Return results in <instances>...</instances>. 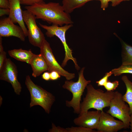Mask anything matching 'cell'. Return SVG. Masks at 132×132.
<instances>
[{
  "label": "cell",
  "mask_w": 132,
  "mask_h": 132,
  "mask_svg": "<svg viewBox=\"0 0 132 132\" xmlns=\"http://www.w3.org/2000/svg\"><path fill=\"white\" fill-rule=\"evenodd\" d=\"M24 8L34 15L37 19H41L49 24L62 26L64 24H73L69 14L66 12L59 3L44 1Z\"/></svg>",
  "instance_id": "cell-1"
},
{
  "label": "cell",
  "mask_w": 132,
  "mask_h": 132,
  "mask_svg": "<svg viewBox=\"0 0 132 132\" xmlns=\"http://www.w3.org/2000/svg\"><path fill=\"white\" fill-rule=\"evenodd\" d=\"M86 88L87 93L81 103L80 114L91 108L102 111L103 108L109 107L115 92L107 91L104 92L99 89H95L90 84Z\"/></svg>",
  "instance_id": "cell-2"
},
{
  "label": "cell",
  "mask_w": 132,
  "mask_h": 132,
  "mask_svg": "<svg viewBox=\"0 0 132 132\" xmlns=\"http://www.w3.org/2000/svg\"><path fill=\"white\" fill-rule=\"evenodd\" d=\"M85 67H82L78 74V80L74 82L72 80H66L63 85V88L67 89L72 94V98L70 100H66V106L73 109L75 113L79 114L80 112L81 98L84 90L87 86L91 82L85 78L84 71Z\"/></svg>",
  "instance_id": "cell-3"
},
{
  "label": "cell",
  "mask_w": 132,
  "mask_h": 132,
  "mask_svg": "<svg viewBox=\"0 0 132 132\" xmlns=\"http://www.w3.org/2000/svg\"><path fill=\"white\" fill-rule=\"evenodd\" d=\"M25 84L31 96L30 107L39 105L49 114L51 107L55 100V97L40 87L35 84L29 75L26 76Z\"/></svg>",
  "instance_id": "cell-4"
},
{
  "label": "cell",
  "mask_w": 132,
  "mask_h": 132,
  "mask_svg": "<svg viewBox=\"0 0 132 132\" xmlns=\"http://www.w3.org/2000/svg\"><path fill=\"white\" fill-rule=\"evenodd\" d=\"M40 26L46 31L45 34L48 37L51 38L54 36L57 37L61 42L65 52V57L62 63L61 66L64 67L67 62L71 60L73 62L76 68L79 70L80 67L78 65L76 60L72 55V50L70 49L67 44L66 38V33L69 28L73 26L72 24L65 25L64 26H59V25L52 24V25L48 26L39 23Z\"/></svg>",
  "instance_id": "cell-5"
},
{
  "label": "cell",
  "mask_w": 132,
  "mask_h": 132,
  "mask_svg": "<svg viewBox=\"0 0 132 132\" xmlns=\"http://www.w3.org/2000/svg\"><path fill=\"white\" fill-rule=\"evenodd\" d=\"M109 110L106 112L117 118L123 123L124 129L130 127V109L123 100L122 94L118 91L115 92L110 101Z\"/></svg>",
  "instance_id": "cell-6"
},
{
  "label": "cell",
  "mask_w": 132,
  "mask_h": 132,
  "mask_svg": "<svg viewBox=\"0 0 132 132\" xmlns=\"http://www.w3.org/2000/svg\"><path fill=\"white\" fill-rule=\"evenodd\" d=\"M23 20L28 30V36L30 43L39 48L45 40L44 35L37 26L35 16L28 10H22Z\"/></svg>",
  "instance_id": "cell-7"
},
{
  "label": "cell",
  "mask_w": 132,
  "mask_h": 132,
  "mask_svg": "<svg viewBox=\"0 0 132 132\" xmlns=\"http://www.w3.org/2000/svg\"><path fill=\"white\" fill-rule=\"evenodd\" d=\"M40 48V53L46 61L49 72L56 71L61 76L64 77L67 80H70L75 77V74L68 72L59 64L53 55L49 43L46 40Z\"/></svg>",
  "instance_id": "cell-8"
},
{
  "label": "cell",
  "mask_w": 132,
  "mask_h": 132,
  "mask_svg": "<svg viewBox=\"0 0 132 132\" xmlns=\"http://www.w3.org/2000/svg\"><path fill=\"white\" fill-rule=\"evenodd\" d=\"M17 67L10 58H6L1 70H0V79L11 83L14 92L20 95L22 87L17 79Z\"/></svg>",
  "instance_id": "cell-9"
},
{
  "label": "cell",
  "mask_w": 132,
  "mask_h": 132,
  "mask_svg": "<svg viewBox=\"0 0 132 132\" xmlns=\"http://www.w3.org/2000/svg\"><path fill=\"white\" fill-rule=\"evenodd\" d=\"M113 117L103 110L101 111L97 128L99 132H116L124 128L123 122L116 120Z\"/></svg>",
  "instance_id": "cell-10"
},
{
  "label": "cell",
  "mask_w": 132,
  "mask_h": 132,
  "mask_svg": "<svg viewBox=\"0 0 132 132\" xmlns=\"http://www.w3.org/2000/svg\"><path fill=\"white\" fill-rule=\"evenodd\" d=\"M14 36L24 41L26 36L22 28L15 24L9 17L0 20V37Z\"/></svg>",
  "instance_id": "cell-11"
},
{
  "label": "cell",
  "mask_w": 132,
  "mask_h": 132,
  "mask_svg": "<svg viewBox=\"0 0 132 132\" xmlns=\"http://www.w3.org/2000/svg\"><path fill=\"white\" fill-rule=\"evenodd\" d=\"M101 111H88L79 114L73 121L77 126H81L93 129H96L101 114Z\"/></svg>",
  "instance_id": "cell-12"
},
{
  "label": "cell",
  "mask_w": 132,
  "mask_h": 132,
  "mask_svg": "<svg viewBox=\"0 0 132 132\" xmlns=\"http://www.w3.org/2000/svg\"><path fill=\"white\" fill-rule=\"evenodd\" d=\"M10 13L9 17L14 23H17L23 30L26 37L28 36V30L24 22L20 0H9Z\"/></svg>",
  "instance_id": "cell-13"
},
{
  "label": "cell",
  "mask_w": 132,
  "mask_h": 132,
  "mask_svg": "<svg viewBox=\"0 0 132 132\" xmlns=\"http://www.w3.org/2000/svg\"><path fill=\"white\" fill-rule=\"evenodd\" d=\"M30 64L33 71L32 76L35 77L39 76L43 72L48 70L46 61L40 53L35 55L32 59Z\"/></svg>",
  "instance_id": "cell-14"
},
{
  "label": "cell",
  "mask_w": 132,
  "mask_h": 132,
  "mask_svg": "<svg viewBox=\"0 0 132 132\" xmlns=\"http://www.w3.org/2000/svg\"><path fill=\"white\" fill-rule=\"evenodd\" d=\"M8 52L11 57L18 61L25 62L29 64L35 55L33 53L31 50H26L21 48L9 50Z\"/></svg>",
  "instance_id": "cell-15"
},
{
  "label": "cell",
  "mask_w": 132,
  "mask_h": 132,
  "mask_svg": "<svg viewBox=\"0 0 132 132\" xmlns=\"http://www.w3.org/2000/svg\"><path fill=\"white\" fill-rule=\"evenodd\" d=\"M122 46L121 57L122 65H132V46L119 38Z\"/></svg>",
  "instance_id": "cell-16"
},
{
  "label": "cell",
  "mask_w": 132,
  "mask_h": 132,
  "mask_svg": "<svg viewBox=\"0 0 132 132\" xmlns=\"http://www.w3.org/2000/svg\"><path fill=\"white\" fill-rule=\"evenodd\" d=\"M92 0H63L62 6L64 11L69 14L75 9L81 7L87 2Z\"/></svg>",
  "instance_id": "cell-17"
},
{
  "label": "cell",
  "mask_w": 132,
  "mask_h": 132,
  "mask_svg": "<svg viewBox=\"0 0 132 132\" xmlns=\"http://www.w3.org/2000/svg\"><path fill=\"white\" fill-rule=\"evenodd\" d=\"M126 88V91L122 95L124 101L128 104L130 109V114L132 113V82L126 75L123 76L121 78Z\"/></svg>",
  "instance_id": "cell-18"
},
{
  "label": "cell",
  "mask_w": 132,
  "mask_h": 132,
  "mask_svg": "<svg viewBox=\"0 0 132 132\" xmlns=\"http://www.w3.org/2000/svg\"><path fill=\"white\" fill-rule=\"evenodd\" d=\"M111 71L115 76H119L124 73L132 74V65H122L118 68L112 69Z\"/></svg>",
  "instance_id": "cell-19"
},
{
  "label": "cell",
  "mask_w": 132,
  "mask_h": 132,
  "mask_svg": "<svg viewBox=\"0 0 132 132\" xmlns=\"http://www.w3.org/2000/svg\"><path fill=\"white\" fill-rule=\"evenodd\" d=\"M71 127L66 129L68 132H96L93 129L81 126Z\"/></svg>",
  "instance_id": "cell-20"
},
{
  "label": "cell",
  "mask_w": 132,
  "mask_h": 132,
  "mask_svg": "<svg viewBox=\"0 0 132 132\" xmlns=\"http://www.w3.org/2000/svg\"><path fill=\"white\" fill-rule=\"evenodd\" d=\"M119 85V82L115 80L111 82L109 80L104 86L107 91H113L116 89Z\"/></svg>",
  "instance_id": "cell-21"
},
{
  "label": "cell",
  "mask_w": 132,
  "mask_h": 132,
  "mask_svg": "<svg viewBox=\"0 0 132 132\" xmlns=\"http://www.w3.org/2000/svg\"><path fill=\"white\" fill-rule=\"evenodd\" d=\"M113 74L111 71L106 73L103 77L98 81H96V83L98 86H104L108 80V78Z\"/></svg>",
  "instance_id": "cell-22"
},
{
  "label": "cell",
  "mask_w": 132,
  "mask_h": 132,
  "mask_svg": "<svg viewBox=\"0 0 132 132\" xmlns=\"http://www.w3.org/2000/svg\"><path fill=\"white\" fill-rule=\"evenodd\" d=\"M45 0H20L21 4L28 6L41 3Z\"/></svg>",
  "instance_id": "cell-23"
},
{
  "label": "cell",
  "mask_w": 132,
  "mask_h": 132,
  "mask_svg": "<svg viewBox=\"0 0 132 132\" xmlns=\"http://www.w3.org/2000/svg\"><path fill=\"white\" fill-rule=\"evenodd\" d=\"M49 132H68L66 129L60 126H56L53 123L52 124V128L49 130Z\"/></svg>",
  "instance_id": "cell-24"
},
{
  "label": "cell",
  "mask_w": 132,
  "mask_h": 132,
  "mask_svg": "<svg viewBox=\"0 0 132 132\" xmlns=\"http://www.w3.org/2000/svg\"><path fill=\"white\" fill-rule=\"evenodd\" d=\"M6 58V52L4 51L0 52V70L2 69Z\"/></svg>",
  "instance_id": "cell-25"
},
{
  "label": "cell",
  "mask_w": 132,
  "mask_h": 132,
  "mask_svg": "<svg viewBox=\"0 0 132 132\" xmlns=\"http://www.w3.org/2000/svg\"><path fill=\"white\" fill-rule=\"evenodd\" d=\"M50 79L52 80H55L60 77L61 75L57 72L53 71L50 72Z\"/></svg>",
  "instance_id": "cell-26"
},
{
  "label": "cell",
  "mask_w": 132,
  "mask_h": 132,
  "mask_svg": "<svg viewBox=\"0 0 132 132\" xmlns=\"http://www.w3.org/2000/svg\"><path fill=\"white\" fill-rule=\"evenodd\" d=\"M0 8L9 9L10 3L9 0H0Z\"/></svg>",
  "instance_id": "cell-27"
},
{
  "label": "cell",
  "mask_w": 132,
  "mask_h": 132,
  "mask_svg": "<svg viewBox=\"0 0 132 132\" xmlns=\"http://www.w3.org/2000/svg\"><path fill=\"white\" fill-rule=\"evenodd\" d=\"M101 2V7L103 10H104L108 5L109 2L111 0H100Z\"/></svg>",
  "instance_id": "cell-28"
},
{
  "label": "cell",
  "mask_w": 132,
  "mask_h": 132,
  "mask_svg": "<svg viewBox=\"0 0 132 132\" xmlns=\"http://www.w3.org/2000/svg\"><path fill=\"white\" fill-rule=\"evenodd\" d=\"M10 13L9 9L4 8H0V16L5 15H9Z\"/></svg>",
  "instance_id": "cell-29"
},
{
  "label": "cell",
  "mask_w": 132,
  "mask_h": 132,
  "mask_svg": "<svg viewBox=\"0 0 132 132\" xmlns=\"http://www.w3.org/2000/svg\"><path fill=\"white\" fill-rule=\"evenodd\" d=\"M42 78L46 81H48L50 80V72H44L42 75Z\"/></svg>",
  "instance_id": "cell-30"
},
{
  "label": "cell",
  "mask_w": 132,
  "mask_h": 132,
  "mask_svg": "<svg viewBox=\"0 0 132 132\" xmlns=\"http://www.w3.org/2000/svg\"><path fill=\"white\" fill-rule=\"evenodd\" d=\"M130 0H111V5L113 7L119 4L121 2L124 1H128Z\"/></svg>",
  "instance_id": "cell-31"
},
{
  "label": "cell",
  "mask_w": 132,
  "mask_h": 132,
  "mask_svg": "<svg viewBox=\"0 0 132 132\" xmlns=\"http://www.w3.org/2000/svg\"><path fill=\"white\" fill-rule=\"evenodd\" d=\"M2 37H0V52L4 51L3 46L2 45Z\"/></svg>",
  "instance_id": "cell-32"
},
{
  "label": "cell",
  "mask_w": 132,
  "mask_h": 132,
  "mask_svg": "<svg viewBox=\"0 0 132 132\" xmlns=\"http://www.w3.org/2000/svg\"><path fill=\"white\" fill-rule=\"evenodd\" d=\"M130 127L131 132H132V113L130 115Z\"/></svg>",
  "instance_id": "cell-33"
}]
</instances>
